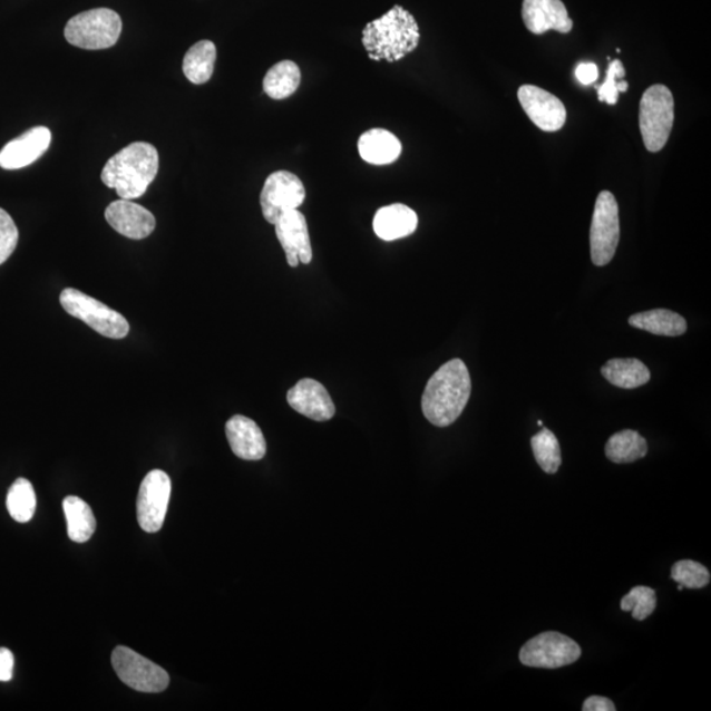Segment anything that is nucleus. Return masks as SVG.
Instances as JSON below:
<instances>
[{"mask_svg": "<svg viewBox=\"0 0 711 711\" xmlns=\"http://www.w3.org/2000/svg\"><path fill=\"white\" fill-rule=\"evenodd\" d=\"M471 381L464 361L454 359L440 367L427 382L422 410L428 422L448 427L461 416L469 401Z\"/></svg>", "mask_w": 711, "mask_h": 711, "instance_id": "f257e3e1", "label": "nucleus"}, {"mask_svg": "<svg viewBox=\"0 0 711 711\" xmlns=\"http://www.w3.org/2000/svg\"><path fill=\"white\" fill-rule=\"evenodd\" d=\"M158 152L149 143H133L108 159L101 181L121 199L140 198L158 173Z\"/></svg>", "mask_w": 711, "mask_h": 711, "instance_id": "f03ea898", "label": "nucleus"}, {"mask_svg": "<svg viewBox=\"0 0 711 711\" xmlns=\"http://www.w3.org/2000/svg\"><path fill=\"white\" fill-rule=\"evenodd\" d=\"M420 40L416 18L401 6L362 29V46L370 60L396 62L417 49Z\"/></svg>", "mask_w": 711, "mask_h": 711, "instance_id": "7ed1b4c3", "label": "nucleus"}, {"mask_svg": "<svg viewBox=\"0 0 711 711\" xmlns=\"http://www.w3.org/2000/svg\"><path fill=\"white\" fill-rule=\"evenodd\" d=\"M121 29L118 13L110 9H96L71 18L65 27V39L81 49H107L118 42Z\"/></svg>", "mask_w": 711, "mask_h": 711, "instance_id": "20e7f679", "label": "nucleus"}, {"mask_svg": "<svg viewBox=\"0 0 711 711\" xmlns=\"http://www.w3.org/2000/svg\"><path fill=\"white\" fill-rule=\"evenodd\" d=\"M674 121V100L664 85L645 90L641 100L640 127L645 148L652 154L662 150L670 139Z\"/></svg>", "mask_w": 711, "mask_h": 711, "instance_id": "39448f33", "label": "nucleus"}, {"mask_svg": "<svg viewBox=\"0 0 711 711\" xmlns=\"http://www.w3.org/2000/svg\"><path fill=\"white\" fill-rule=\"evenodd\" d=\"M60 302L69 315L85 322L101 337L123 339L128 335L129 324L125 316L77 289H64Z\"/></svg>", "mask_w": 711, "mask_h": 711, "instance_id": "423d86ee", "label": "nucleus"}, {"mask_svg": "<svg viewBox=\"0 0 711 711\" xmlns=\"http://www.w3.org/2000/svg\"><path fill=\"white\" fill-rule=\"evenodd\" d=\"M621 236L620 207L611 192H602L594 206L591 227V253L594 265L605 266L613 260Z\"/></svg>", "mask_w": 711, "mask_h": 711, "instance_id": "0eeeda50", "label": "nucleus"}, {"mask_svg": "<svg viewBox=\"0 0 711 711\" xmlns=\"http://www.w3.org/2000/svg\"><path fill=\"white\" fill-rule=\"evenodd\" d=\"M582 658L579 645L556 631H547L528 641L520 650V663L534 669L555 670L576 663Z\"/></svg>", "mask_w": 711, "mask_h": 711, "instance_id": "6e6552de", "label": "nucleus"}, {"mask_svg": "<svg viewBox=\"0 0 711 711\" xmlns=\"http://www.w3.org/2000/svg\"><path fill=\"white\" fill-rule=\"evenodd\" d=\"M111 660L118 678L137 692L159 693L169 685V674L162 666L128 647H116Z\"/></svg>", "mask_w": 711, "mask_h": 711, "instance_id": "1a4fd4ad", "label": "nucleus"}, {"mask_svg": "<svg viewBox=\"0 0 711 711\" xmlns=\"http://www.w3.org/2000/svg\"><path fill=\"white\" fill-rule=\"evenodd\" d=\"M306 199V188L295 174L280 171L266 178L260 195V205L265 221L277 223L280 217L290 210H296Z\"/></svg>", "mask_w": 711, "mask_h": 711, "instance_id": "9d476101", "label": "nucleus"}, {"mask_svg": "<svg viewBox=\"0 0 711 711\" xmlns=\"http://www.w3.org/2000/svg\"><path fill=\"white\" fill-rule=\"evenodd\" d=\"M172 481L163 470H152L145 476L137 497V520L147 533L162 529L168 512Z\"/></svg>", "mask_w": 711, "mask_h": 711, "instance_id": "9b49d317", "label": "nucleus"}, {"mask_svg": "<svg viewBox=\"0 0 711 711\" xmlns=\"http://www.w3.org/2000/svg\"><path fill=\"white\" fill-rule=\"evenodd\" d=\"M518 99L528 118L546 133H556L567 121V110L563 101L538 86H522Z\"/></svg>", "mask_w": 711, "mask_h": 711, "instance_id": "f8f14e48", "label": "nucleus"}, {"mask_svg": "<svg viewBox=\"0 0 711 711\" xmlns=\"http://www.w3.org/2000/svg\"><path fill=\"white\" fill-rule=\"evenodd\" d=\"M275 226V235L285 251L288 264L296 267L310 264L313 260L306 217L299 210H290L280 217Z\"/></svg>", "mask_w": 711, "mask_h": 711, "instance_id": "ddd939ff", "label": "nucleus"}, {"mask_svg": "<svg viewBox=\"0 0 711 711\" xmlns=\"http://www.w3.org/2000/svg\"><path fill=\"white\" fill-rule=\"evenodd\" d=\"M290 408L302 416L325 422L335 417L337 408L332 398L321 382L313 379H303L288 391Z\"/></svg>", "mask_w": 711, "mask_h": 711, "instance_id": "4468645a", "label": "nucleus"}, {"mask_svg": "<svg viewBox=\"0 0 711 711\" xmlns=\"http://www.w3.org/2000/svg\"><path fill=\"white\" fill-rule=\"evenodd\" d=\"M106 221L120 235L134 241H143L156 228V217L149 210L136 205L133 201L113 202L106 208Z\"/></svg>", "mask_w": 711, "mask_h": 711, "instance_id": "2eb2a0df", "label": "nucleus"}, {"mask_svg": "<svg viewBox=\"0 0 711 711\" xmlns=\"http://www.w3.org/2000/svg\"><path fill=\"white\" fill-rule=\"evenodd\" d=\"M50 142H52V134L47 127L28 129L0 150V166L6 171L26 168L46 154Z\"/></svg>", "mask_w": 711, "mask_h": 711, "instance_id": "dca6fc26", "label": "nucleus"}, {"mask_svg": "<svg viewBox=\"0 0 711 711\" xmlns=\"http://www.w3.org/2000/svg\"><path fill=\"white\" fill-rule=\"evenodd\" d=\"M522 18L529 32L543 35L551 29L561 33H569L573 21L567 7L562 0H525Z\"/></svg>", "mask_w": 711, "mask_h": 711, "instance_id": "f3484780", "label": "nucleus"}, {"mask_svg": "<svg viewBox=\"0 0 711 711\" xmlns=\"http://www.w3.org/2000/svg\"><path fill=\"white\" fill-rule=\"evenodd\" d=\"M226 435L232 452L241 459L249 461L264 459L266 441L255 420L243 416L232 417L226 425Z\"/></svg>", "mask_w": 711, "mask_h": 711, "instance_id": "a211bd4d", "label": "nucleus"}, {"mask_svg": "<svg viewBox=\"0 0 711 711\" xmlns=\"http://www.w3.org/2000/svg\"><path fill=\"white\" fill-rule=\"evenodd\" d=\"M418 227V215L402 203L384 206L374 215L373 228L376 235L384 242L398 241L410 236Z\"/></svg>", "mask_w": 711, "mask_h": 711, "instance_id": "6ab92c4d", "label": "nucleus"}, {"mask_svg": "<svg viewBox=\"0 0 711 711\" xmlns=\"http://www.w3.org/2000/svg\"><path fill=\"white\" fill-rule=\"evenodd\" d=\"M358 147L361 158L373 165L395 163L402 152L398 137L381 128L369 129L362 134Z\"/></svg>", "mask_w": 711, "mask_h": 711, "instance_id": "aec40b11", "label": "nucleus"}, {"mask_svg": "<svg viewBox=\"0 0 711 711\" xmlns=\"http://www.w3.org/2000/svg\"><path fill=\"white\" fill-rule=\"evenodd\" d=\"M629 323L635 329L647 331L659 337L674 338L684 335L688 329L683 316L664 309L635 314L629 319Z\"/></svg>", "mask_w": 711, "mask_h": 711, "instance_id": "412c9836", "label": "nucleus"}, {"mask_svg": "<svg viewBox=\"0 0 711 711\" xmlns=\"http://www.w3.org/2000/svg\"><path fill=\"white\" fill-rule=\"evenodd\" d=\"M602 376L622 389H636L643 387L651 379L650 369L637 359H613L601 369Z\"/></svg>", "mask_w": 711, "mask_h": 711, "instance_id": "4be33fe9", "label": "nucleus"}, {"mask_svg": "<svg viewBox=\"0 0 711 711\" xmlns=\"http://www.w3.org/2000/svg\"><path fill=\"white\" fill-rule=\"evenodd\" d=\"M215 61V43L202 40L187 50L183 65L184 75L192 84H206L214 75Z\"/></svg>", "mask_w": 711, "mask_h": 711, "instance_id": "5701e85b", "label": "nucleus"}, {"mask_svg": "<svg viewBox=\"0 0 711 711\" xmlns=\"http://www.w3.org/2000/svg\"><path fill=\"white\" fill-rule=\"evenodd\" d=\"M68 522V535L72 542L85 543L96 533L97 520L91 507L84 499L69 496L62 503Z\"/></svg>", "mask_w": 711, "mask_h": 711, "instance_id": "b1692460", "label": "nucleus"}, {"mask_svg": "<svg viewBox=\"0 0 711 711\" xmlns=\"http://www.w3.org/2000/svg\"><path fill=\"white\" fill-rule=\"evenodd\" d=\"M301 69L293 61H281L266 72L264 91L272 99H286L299 90L301 85Z\"/></svg>", "mask_w": 711, "mask_h": 711, "instance_id": "393cba45", "label": "nucleus"}, {"mask_svg": "<svg viewBox=\"0 0 711 711\" xmlns=\"http://www.w3.org/2000/svg\"><path fill=\"white\" fill-rule=\"evenodd\" d=\"M605 451L608 460L627 464L643 459L649 452V446L640 432L623 430L608 439Z\"/></svg>", "mask_w": 711, "mask_h": 711, "instance_id": "a878e982", "label": "nucleus"}, {"mask_svg": "<svg viewBox=\"0 0 711 711\" xmlns=\"http://www.w3.org/2000/svg\"><path fill=\"white\" fill-rule=\"evenodd\" d=\"M7 509L19 524H27L36 512V493L27 478H18L7 496Z\"/></svg>", "mask_w": 711, "mask_h": 711, "instance_id": "bb28decb", "label": "nucleus"}, {"mask_svg": "<svg viewBox=\"0 0 711 711\" xmlns=\"http://www.w3.org/2000/svg\"><path fill=\"white\" fill-rule=\"evenodd\" d=\"M532 447L535 460L538 461L540 468L548 475L556 474L562 466V451L555 434L543 428L532 439Z\"/></svg>", "mask_w": 711, "mask_h": 711, "instance_id": "cd10ccee", "label": "nucleus"}, {"mask_svg": "<svg viewBox=\"0 0 711 711\" xmlns=\"http://www.w3.org/2000/svg\"><path fill=\"white\" fill-rule=\"evenodd\" d=\"M623 612L633 613V619L644 621L655 612L656 593L649 586H635L621 600Z\"/></svg>", "mask_w": 711, "mask_h": 711, "instance_id": "c85d7f7f", "label": "nucleus"}, {"mask_svg": "<svg viewBox=\"0 0 711 711\" xmlns=\"http://www.w3.org/2000/svg\"><path fill=\"white\" fill-rule=\"evenodd\" d=\"M672 579L688 590H701L710 584V572L698 562L681 561L673 565Z\"/></svg>", "mask_w": 711, "mask_h": 711, "instance_id": "c756f323", "label": "nucleus"}, {"mask_svg": "<svg viewBox=\"0 0 711 711\" xmlns=\"http://www.w3.org/2000/svg\"><path fill=\"white\" fill-rule=\"evenodd\" d=\"M626 70L622 61L614 60L608 65L606 81L598 87L600 101H606L607 105L614 106L619 101L620 92H626L629 84L625 81Z\"/></svg>", "mask_w": 711, "mask_h": 711, "instance_id": "7c9ffc66", "label": "nucleus"}, {"mask_svg": "<svg viewBox=\"0 0 711 711\" xmlns=\"http://www.w3.org/2000/svg\"><path fill=\"white\" fill-rule=\"evenodd\" d=\"M19 241V231L9 213L0 208V265L10 259Z\"/></svg>", "mask_w": 711, "mask_h": 711, "instance_id": "2f4dec72", "label": "nucleus"}, {"mask_svg": "<svg viewBox=\"0 0 711 711\" xmlns=\"http://www.w3.org/2000/svg\"><path fill=\"white\" fill-rule=\"evenodd\" d=\"M14 659L9 649H0V681L9 683L13 676Z\"/></svg>", "mask_w": 711, "mask_h": 711, "instance_id": "473e14b6", "label": "nucleus"}, {"mask_svg": "<svg viewBox=\"0 0 711 711\" xmlns=\"http://www.w3.org/2000/svg\"><path fill=\"white\" fill-rule=\"evenodd\" d=\"M576 77L583 85H593L598 79V68L596 64L583 62L576 69Z\"/></svg>", "mask_w": 711, "mask_h": 711, "instance_id": "72a5a7b5", "label": "nucleus"}, {"mask_svg": "<svg viewBox=\"0 0 711 711\" xmlns=\"http://www.w3.org/2000/svg\"><path fill=\"white\" fill-rule=\"evenodd\" d=\"M584 711H615L612 700L601 698V695H592L586 699L583 707Z\"/></svg>", "mask_w": 711, "mask_h": 711, "instance_id": "f704fd0d", "label": "nucleus"}]
</instances>
